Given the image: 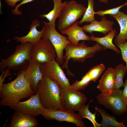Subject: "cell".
Returning <instances> with one entry per match:
<instances>
[{"label":"cell","mask_w":127,"mask_h":127,"mask_svg":"<svg viewBox=\"0 0 127 127\" xmlns=\"http://www.w3.org/2000/svg\"><path fill=\"white\" fill-rule=\"evenodd\" d=\"M33 45L27 42L16 45L14 53L0 62V71L6 68L15 71L27 67L31 59V50Z\"/></svg>","instance_id":"obj_4"},{"label":"cell","mask_w":127,"mask_h":127,"mask_svg":"<svg viewBox=\"0 0 127 127\" xmlns=\"http://www.w3.org/2000/svg\"><path fill=\"white\" fill-rule=\"evenodd\" d=\"M116 31L115 29H113L111 31L109 32L104 36L98 37L92 35L90 36V40L96 42L104 47L103 50L107 49L112 50L117 54L120 53V51L113 44L112 40L114 37L115 36Z\"/></svg>","instance_id":"obj_20"},{"label":"cell","mask_w":127,"mask_h":127,"mask_svg":"<svg viewBox=\"0 0 127 127\" xmlns=\"http://www.w3.org/2000/svg\"><path fill=\"white\" fill-rule=\"evenodd\" d=\"M116 44L120 50L122 57L126 63L125 67L127 69V40L124 43L117 44Z\"/></svg>","instance_id":"obj_29"},{"label":"cell","mask_w":127,"mask_h":127,"mask_svg":"<svg viewBox=\"0 0 127 127\" xmlns=\"http://www.w3.org/2000/svg\"><path fill=\"white\" fill-rule=\"evenodd\" d=\"M105 68L102 64L95 66L92 68L87 72L91 81H96L103 73Z\"/></svg>","instance_id":"obj_27"},{"label":"cell","mask_w":127,"mask_h":127,"mask_svg":"<svg viewBox=\"0 0 127 127\" xmlns=\"http://www.w3.org/2000/svg\"><path fill=\"white\" fill-rule=\"evenodd\" d=\"M94 0H88V6L84 14L82 19L79 22V24H81L84 22L91 23L95 19V12L94 11Z\"/></svg>","instance_id":"obj_25"},{"label":"cell","mask_w":127,"mask_h":127,"mask_svg":"<svg viewBox=\"0 0 127 127\" xmlns=\"http://www.w3.org/2000/svg\"><path fill=\"white\" fill-rule=\"evenodd\" d=\"M38 114L42 115L47 120H55L60 122L65 121L75 124L79 127H85L82 119L74 111L58 108L48 109L44 108L39 110Z\"/></svg>","instance_id":"obj_8"},{"label":"cell","mask_w":127,"mask_h":127,"mask_svg":"<svg viewBox=\"0 0 127 127\" xmlns=\"http://www.w3.org/2000/svg\"><path fill=\"white\" fill-rule=\"evenodd\" d=\"M96 98L99 104L115 115H123L127 111V98L120 89H115L110 93H101Z\"/></svg>","instance_id":"obj_5"},{"label":"cell","mask_w":127,"mask_h":127,"mask_svg":"<svg viewBox=\"0 0 127 127\" xmlns=\"http://www.w3.org/2000/svg\"><path fill=\"white\" fill-rule=\"evenodd\" d=\"M78 24L79 22L77 21L66 28L60 31L62 34L67 35V39L71 44L75 46L80 40H90V37L85 33L82 27H79Z\"/></svg>","instance_id":"obj_16"},{"label":"cell","mask_w":127,"mask_h":127,"mask_svg":"<svg viewBox=\"0 0 127 127\" xmlns=\"http://www.w3.org/2000/svg\"><path fill=\"white\" fill-rule=\"evenodd\" d=\"M6 4L10 6L11 8H13L16 5V3L20 1L23 0H4Z\"/></svg>","instance_id":"obj_32"},{"label":"cell","mask_w":127,"mask_h":127,"mask_svg":"<svg viewBox=\"0 0 127 127\" xmlns=\"http://www.w3.org/2000/svg\"><path fill=\"white\" fill-rule=\"evenodd\" d=\"M87 8L75 0L67 2L60 13L57 28L60 31L70 26L82 17Z\"/></svg>","instance_id":"obj_6"},{"label":"cell","mask_w":127,"mask_h":127,"mask_svg":"<svg viewBox=\"0 0 127 127\" xmlns=\"http://www.w3.org/2000/svg\"><path fill=\"white\" fill-rule=\"evenodd\" d=\"M40 64L30 59L27 67L25 78L29 83L31 87L35 94L37 93V84L43 77L40 68Z\"/></svg>","instance_id":"obj_13"},{"label":"cell","mask_w":127,"mask_h":127,"mask_svg":"<svg viewBox=\"0 0 127 127\" xmlns=\"http://www.w3.org/2000/svg\"></svg>","instance_id":"obj_35"},{"label":"cell","mask_w":127,"mask_h":127,"mask_svg":"<svg viewBox=\"0 0 127 127\" xmlns=\"http://www.w3.org/2000/svg\"><path fill=\"white\" fill-rule=\"evenodd\" d=\"M10 69L7 68L6 69L2 70L1 74L0 76V91L2 89L3 82L5 79L7 77L11 75L12 74L10 71Z\"/></svg>","instance_id":"obj_30"},{"label":"cell","mask_w":127,"mask_h":127,"mask_svg":"<svg viewBox=\"0 0 127 127\" xmlns=\"http://www.w3.org/2000/svg\"><path fill=\"white\" fill-rule=\"evenodd\" d=\"M62 0H53L54 3L53 9L48 14H40V17L42 18H46L49 20V24L56 27V20L59 18L61 12L67 3L66 1L62 2Z\"/></svg>","instance_id":"obj_21"},{"label":"cell","mask_w":127,"mask_h":127,"mask_svg":"<svg viewBox=\"0 0 127 127\" xmlns=\"http://www.w3.org/2000/svg\"><path fill=\"white\" fill-rule=\"evenodd\" d=\"M84 41L75 46L70 44L64 49L66 53L63 59L65 61L61 68L66 69L69 75L75 76L68 68V63L71 59L74 62L83 63L86 59L93 57L96 53L103 50L104 47L98 43L92 46L89 47L85 44Z\"/></svg>","instance_id":"obj_3"},{"label":"cell","mask_w":127,"mask_h":127,"mask_svg":"<svg viewBox=\"0 0 127 127\" xmlns=\"http://www.w3.org/2000/svg\"><path fill=\"white\" fill-rule=\"evenodd\" d=\"M34 0H23L19 4L16 5L15 7V8L11 11V12L13 14L18 15H21L22 14V12L18 10L19 7L21 5L25 4L31 2Z\"/></svg>","instance_id":"obj_31"},{"label":"cell","mask_w":127,"mask_h":127,"mask_svg":"<svg viewBox=\"0 0 127 127\" xmlns=\"http://www.w3.org/2000/svg\"><path fill=\"white\" fill-rule=\"evenodd\" d=\"M95 110L100 114L102 117L100 124L102 127H125L123 122H118L115 117L108 114L103 109L97 107H95Z\"/></svg>","instance_id":"obj_22"},{"label":"cell","mask_w":127,"mask_h":127,"mask_svg":"<svg viewBox=\"0 0 127 127\" xmlns=\"http://www.w3.org/2000/svg\"><path fill=\"white\" fill-rule=\"evenodd\" d=\"M61 88L56 81L43 77L37 85V92L44 108L48 109H63L60 101Z\"/></svg>","instance_id":"obj_2"},{"label":"cell","mask_w":127,"mask_h":127,"mask_svg":"<svg viewBox=\"0 0 127 127\" xmlns=\"http://www.w3.org/2000/svg\"><path fill=\"white\" fill-rule=\"evenodd\" d=\"M43 23L44 30L42 37L47 38L51 42L56 52V61L60 65H63L64 62L63 56L64 50L71 42L67 37L57 31L56 27L44 21Z\"/></svg>","instance_id":"obj_7"},{"label":"cell","mask_w":127,"mask_h":127,"mask_svg":"<svg viewBox=\"0 0 127 127\" xmlns=\"http://www.w3.org/2000/svg\"><path fill=\"white\" fill-rule=\"evenodd\" d=\"M27 67L21 69L17 77L12 81L3 83L0 91V104L1 106H7L15 110L17 103L23 99L28 98L35 94L25 76Z\"/></svg>","instance_id":"obj_1"},{"label":"cell","mask_w":127,"mask_h":127,"mask_svg":"<svg viewBox=\"0 0 127 127\" xmlns=\"http://www.w3.org/2000/svg\"><path fill=\"white\" fill-rule=\"evenodd\" d=\"M124 6H127V2L118 7L105 10H99L97 12H95V14H97L100 16H103L106 15H115L118 13L119 12L120 9Z\"/></svg>","instance_id":"obj_28"},{"label":"cell","mask_w":127,"mask_h":127,"mask_svg":"<svg viewBox=\"0 0 127 127\" xmlns=\"http://www.w3.org/2000/svg\"><path fill=\"white\" fill-rule=\"evenodd\" d=\"M40 24V21L38 20H33L31 23L30 27V31L28 33L23 36H16L14 39L21 43L29 42L33 44L37 43L41 40L44 32V27L40 31L37 30V27L39 26Z\"/></svg>","instance_id":"obj_17"},{"label":"cell","mask_w":127,"mask_h":127,"mask_svg":"<svg viewBox=\"0 0 127 127\" xmlns=\"http://www.w3.org/2000/svg\"><path fill=\"white\" fill-rule=\"evenodd\" d=\"M117 21L120 28L119 33L114 40L115 44L125 43L127 40V14L119 11L116 14L111 15Z\"/></svg>","instance_id":"obj_19"},{"label":"cell","mask_w":127,"mask_h":127,"mask_svg":"<svg viewBox=\"0 0 127 127\" xmlns=\"http://www.w3.org/2000/svg\"><path fill=\"white\" fill-rule=\"evenodd\" d=\"M100 21L95 19L89 24H86L81 27L84 32L92 34L93 32H100L105 35L113 30L114 22L108 20L104 16H102Z\"/></svg>","instance_id":"obj_15"},{"label":"cell","mask_w":127,"mask_h":127,"mask_svg":"<svg viewBox=\"0 0 127 127\" xmlns=\"http://www.w3.org/2000/svg\"><path fill=\"white\" fill-rule=\"evenodd\" d=\"M87 99L80 91L61 88L60 101L62 107L65 110L78 111L85 104Z\"/></svg>","instance_id":"obj_9"},{"label":"cell","mask_w":127,"mask_h":127,"mask_svg":"<svg viewBox=\"0 0 127 127\" xmlns=\"http://www.w3.org/2000/svg\"><path fill=\"white\" fill-rule=\"evenodd\" d=\"M56 57L54 46L47 38L42 37L38 42L32 46L31 59L40 64L52 61Z\"/></svg>","instance_id":"obj_10"},{"label":"cell","mask_w":127,"mask_h":127,"mask_svg":"<svg viewBox=\"0 0 127 127\" xmlns=\"http://www.w3.org/2000/svg\"><path fill=\"white\" fill-rule=\"evenodd\" d=\"M91 81L87 72L82 77L80 80L76 81L73 84L70 85L66 88L79 91L84 90Z\"/></svg>","instance_id":"obj_26"},{"label":"cell","mask_w":127,"mask_h":127,"mask_svg":"<svg viewBox=\"0 0 127 127\" xmlns=\"http://www.w3.org/2000/svg\"><path fill=\"white\" fill-rule=\"evenodd\" d=\"M40 68L43 77L56 81L61 88H66L70 85L69 80L55 59L40 64Z\"/></svg>","instance_id":"obj_11"},{"label":"cell","mask_w":127,"mask_h":127,"mask_svg":"<svg viewBox=\"0 0 127 127\" xmlns=\"http://www.w3.org/2000/svg\"><path fill=\"white\" fill-rule=\"evenodd\" d=\"M115 69L109 67L102 76L97 87L101 93H110L115 89Z\"/></svg>","instance_id":"obj_18"},{"label":"cell","mask_w":127,"mask_h":127,"mask_svg":"<svg viewBox=\"0 0 127 127\" xmlns=\"http://www.w3.org/2000/svg\"><path fill=\"white\" fill-rule=\"evenodd\" d=\"M99 2L103 3H107L108 2V0H98Z\"/></svg>","instance_id":"obj_34"},{"label":"cell","mask_w":127,"mask_h":127,"mask_svg":"<svg viewBox=\"0 0 127 127\" xmlns=\"http://www.w3.org/2000/svg\"><path fill=\"white\" fill-rule=\"evenodd\" d=\"M44 108L37 92V94L32 95L26 101H20L16 105L15 110L36 117L39 115L37 114L38 111Z\"/></svg>","instance_id":"obj_12"},{"label":"cell","mask_w":127,"mask_h":127,"mask_svg":"<svg viewBox=\"0 0 127 127\" xmlns=\"http://www.w3.org/2000/svg\"><path fill=\"white\" fill-rule=\"evenodd\" d=\"M90 102L87 105L85 104L79 111L78 114L83 119L86 118L89 120L92 123L94 127H101V124L98 123L95 120L96 115L97 111L95 110L94 113L91 112L89 108Z\"/></svg>","instance_id":"obj_23"},{"label":"cell","mask_w":127,"mask_h":127,"mask_svg":"<svg viewBox=\"0 0 127 127\" xmlns=\"http://www.w3.org/2000/svg\"><path fill=\"white\" fill-rule=\"evenodd\" d=\"M12 115L9 127H36L38 125L36 117L17 111Z\"/></svg>","instance_id":"obj_14"},{"label":"cell","mask_w":127,"mask_h":127,"mask_svg":"<svg viewBox=\"0 0 127 127\" xmlns=\"http://www.w3.org/2000/svg\"><path fill=\"white\" fill-rule=\"evenodd\" d=\"M115 70L116 82L115 89H119L123 86V79L127 72V69L125 66L121 64L116 67Z\"/></svg>","instance_id":"obj_24"},{"label":"cell","mask_w":127,"mask_h":127,"mask_svg":"<svg viewBox=\"0 0 127 127\" xmlns=\"http://www.w3.org/2000/svg\"><path fill=\"white\" fill-rule=\"evenodd\" d=\"M124 89L122 90L123 94L126 98L127 97V78L124 84Z\"/></svg>","instance_id":"obj_33"}]
</instances>
